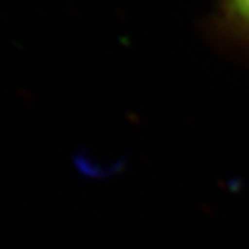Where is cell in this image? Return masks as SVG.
<instances>
[{
  "label": "cell",
  "instance_id": "1",
  "mask_svg": "<svg viewBox=\"0 0 249 249\" xmlns=\"http://www.w3.org/2000/svg\"><path fill=\"white\" fill-rule=\"evenodd\" d=\"M211 31L215 41L249 57V0H215Z\"/></svg>",
  "mask_w": 249,
  "mask_h": 249
}]
</instances>
